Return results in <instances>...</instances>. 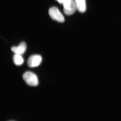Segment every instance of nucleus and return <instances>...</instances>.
<instances>
[{
	"instance_id": "obj_6",
	"label": "nucleus",
	"mask_w": 121,
	"mask_h": 121,
	"mask_svg": "<svg viewBox=\"0 0 121 121\" xmlns=\"http://www.w3.org/2000/svg\"><path fill=\"white\" fill-rule=\"evenodd\" d=\"M77 10L80 13H83L86 11V0H74Z\"/></svg>"
},
{
	"instance_id": "obj_9",
	"label": "nucleus",
	"mask_w": 121,
	"mask_h": 121,
	"mask_svg": "<svg viewBox=\"0 0 121 121\" xmlns=\"http://www.w3.org/2000/svg\"></svg>"
},
{
	"instance_id": "obj_4",
	"label": "nucleus",
	"mask_w": 121,
	"mask_h": 121,
	"mask_svg": "<svg viewBox=\"0 0 121 121\" xmlns=\"http://www.w3.org/2000/svg\"><path fill=\"white\" fill-rule=\"evenodd\" d=\"M41 61L42 58L40 55H33L29 58L27 61V65L30 67H36L41 64Z\"/></svg>"
},
{
	"instance_id": "obj_5",
	"label": "nucleus",
	"mask_w": 121,
	"mask_h": 121,
	"mask_svg": "<svg viewBox=\"0 0 121 121\" xmlns=\"http://www.w3.org/2000/svg\"><path fill=\"white\" fill-rule=\"evenodd\" d=\"M26 45L24 42H22L17 47H13L11 48V50L15 54L22 55L26 51Z\"/></svg>"
},
{
	"instance_id": "obj_2",
	"label": "nucleus",
	"mask_w": 121,
	"mask_h": 121,
	"mask_svg": "<svg viewBox=\"0 0 121 121\" xmlns=\"http://www.w3.org/2000/svg\"><path fill=\"white\" fill-rule=\"evenodd\" d=\"M49 14L51 18L54 20L60 23L64 22V18L63 16L56 7L51 8L49 10Z\"/></svg>"
},
{
	"instance_id": "obj_3",
	"label": "nucleus",
	"mask_w": 121,
	"mask_h": 121,
	"mask_svg": "<svg viewBox=\"0 0 121 121\" xmlns=\"http://www.w3.org/2000/svg\"><path fill=\"white\" fill-rule=\"evenodd\" d=\"M63 5L64 12L66 15L69 16L73 15L77 10L74 0H69Z\"/></svg>"
},
{
	"instance_id": "obj_1",
	"label": "nucleus",
	"mask_w": 121,
	"mask_h": 121,
	"mask_svg": "<svg viewBox=\"0 0 121 121\" xmlns=\"http://www.w3.org/2000/svg\"><path fill=\"white\" fill-rule=\"evenodd\" d=\"M23 78L26 84L28 86H36L39 84L37 76L31 72L27 71L23 75Z\"/></svg>"
},
{
	"instance_id": "obj_7",
	"label": "nucleus",
	"mask_w": 121,
	"mask_h": 121,
	"mask_svg": "<svg viewBox=\"0 0 121 121\" xmlns=\"http://www.w3.org/2000/svg\"><path fill=\"white\" fill-rule=\"evenodd\" d=\"M13 59V63L17 66H20L22 65L24 63V59L21 56V55L19 54H14Z\"/></svg>"
},
{
	"instance_id": "obj_8",
	"label": "nucleus",
	"mask_w": 121,
	"mask_h": 121,
	"mask_svg": "<svg viewBox=\"0 0 121 121\" xmlns=\"http://www.w3.org/2000/svg\"><path fill=\"white\" fill-rule=\"evenodd\" d=\"M56 0L60 4H64L69 1V0Z\"/></svg>"
}]
</instances>
